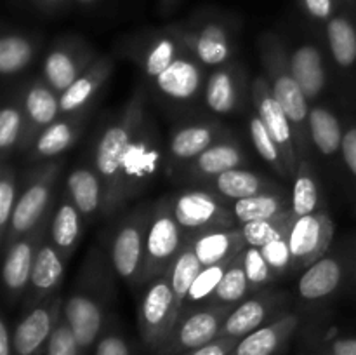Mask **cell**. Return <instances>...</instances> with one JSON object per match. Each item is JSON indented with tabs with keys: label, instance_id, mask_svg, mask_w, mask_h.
Returning a JSON list of instances; mask_svg holds the SVG:
<instances>
[{
	"label": "cell",
	"instance_id": "603a6c76",
	"mask_svg": "<svg viewBox=\"0 0 356 355\" xmlns=\"http://www.w3.org/2000/svg\"><path fill=\"white\" fill-rule=\"evenodd\" d=\"M228 136H232L228 129L212 118L184 122V124H177L170 131L167 153H169L170 162L183 167L202 152H205L209 146Z\"/></svg>",
	"mask_w": 356,
	"mask_h": 355
},
{
	"label": "cell",
	"instance_id": "836d02e7",
	"mask_svg": "<svg viewBox=\"0 0 356 355\" xmlns=\"http://www.w3.org/2000/svg\"><path fill=\"white\" fill-rule=\"evenodd\" d=\"M190 244L202 267L232 261L247 247L240 228H214L190 237Z\"/></svg>",
	"mask_w": 356,
	"mask_h": 355
},
{
	"label": "cell",
	"instance_id": "30bf717a",
	"mask_svg": "<svg viewBox=\"0 0 356 355\" xmlns=\"http://www.w3.org/2000/svg\"><path fill=\"white\" fill-rule=\"evenodd\" d=\"M176 322L177 308L170 278L167 274L160 275L145 285L139 299L138 329L143 345L156 355L172 333Z\"/></svg>",
	"mask_w": 356,
	"mask_h": 355
},
{
	"label": "cell",
	"instance_id": "9f6ffc18",
	"mask_svg": "<svg viewBox=\"0 0 356 355\" xmlns=\"http://www.w3.org/2000/svg\"><path fill=\"white\" fill-rule=\"evenodd\" d=\"M0 355H14L13 329L6 315L0 317Z\"/></svg>",
	"mask_w": 356,
	"mask_h": 355
},
{
	"label": "cell",
	"instance_id": "f5cc1de1",
	"mask_svg": "<svg viewBox=\"0 0 356 355\" xmlns=\"http://www.w3.org/2000/svg\"><path fill=\"white\" fill-rule=\"evenodd\" d=\"M341 157L346 166L348 174L351 178V183L356 191V124L346 125L343 138V148H341Z\"/></svg>",
	"mask_w": 356,
	"mask_h": 355
},
{
	"label": "cell",
	"instance_id": "1f68e13d",
	"mask_svg": "<svg viewBox=\"0 0 356 355\" xmlns=\"http://www.w3.org/2000/svg\"><path fill=\"white\" fill-rule=\"evenodd\" d=\"M65 191L87 221H92L97 216L103 218L104 187L99 174L90 164L73 167L66 178Z\"/></svg>",
	"mask_w": 356,
	"mask_h": 355
},
{
	"label": "cell",
	"instance_id": "7c38bea8",
	"mask_svg": "<svg viewBox=\"0 0 356 355\" xmlns=\"http://www.w3.org/2000/svg\"><path fill=\"white\" fill-rule=\"evenodd\" d=\"M356 275V247L327 253L302 271L298 282L299 299L306 305H318L334 298Z\"/></svg>",
	"mask_w": 356,
	"mask_h": 355
},
{
	"label": "cell",
	"instance_id": "e575fe53",
	"mask_svg": "<svg viewBox=\"0 0 356 355\" xmlns=\"http://www.w3.org/2000/svg\"><path fill=\"white\" fill-rule=\"evenodd\" d=\"M232 211L238 225L282 218L292 212V194H287V190H280L254 195V197L232 202Z\"/></svg>",
	"mask_w": 356,
	"mask_h": 355
},
{
	"label": "cell",
	"instance_id": "8d00e7d4",
	"mask_svg": "<svg viewBox=\"0 0 356 355\" xmlns=\"http://www.w3.org/2000/svg\"><path fill=\"white\" fill-rule=\"evenodd\" d=\"M322 209H325L322 184L316 176L312 159L299 160L298 173L294 176V188H292V214L294 218H302Z\"/></svg>",
	"mask_w": 356,
	"mask_h": 355
},
{
	"label": "cell",
	"instance_id": "db71d44e",
	"mask_svg": "<svg viewBox=\"0 0 356 355\" xmlns=\"http://www.w3.org/2000/svg\"><path fill=\"white\" fill-rule=\"evenodd\" d=\"M236 343H238L236 338H216L211 343L204 345V347L197 348V350H191L183 355H229Z\"/></svg>",
	"mask_w": 356,
	"mask_h": 355
},
{
	"label": "cell",
	"instance_id": "f907efd6",
	"mask_svg": "<svg viewBox=\"0 0 356 355\" xmlns=\"http://www.w3.org/2000/svg\"><path fill=\"white\" fill-rule=\"evenodd\" d=\"M298 3L313 23H320L323 26L343 9L339 0H298Z\"/></svg>",
	"mask_w": 356,
	"mask_h": 355
},
{
	"label": "cell",
	"instance_id": "4fadbf2b",
	"mask_svg": "<svg viewBox=\"0 0 356 355\" xmlns=\"http://www.w3.org/2000/svg\"><path fill=\"white\" fill-rule=\"evenodd\" d=\"M97 59L96 51L86 38L66 35L58 38L47 51L42 65V79L58 94L68 89Z\"/></svg>",
	"mask_w": 356,
	"mask_h": 355
},
{
	"label": "cell",
	"instance_id": "277c9868",
	"mask_svg": "<svg viewBox=\"0 0 356 355\" xmlns=\"http://www.w3.org/2000/svg\"><path fill=\"white\" fill-rule=\"evenodd\" d=\"M146 94L145 89H136L127 103L101 127L92 153H90V166L99 174L104 187V207L110 202L117 187L118 174H120L122 160L129 148V143L134 138L139 124L146 117ZM104 212V209H103Z\"/></svg>",
	"mask_w": 356,
	"mask_h": 355
},
{
	"label": "cell",
	"instance_id": "ab89813d",
	"mask_svg": "<svg viewBox=\"0 0 356 355\" xmlns=\"http://www.w3.org/2000/svg\"><path fill=\"white\" fill-rule=\"evenodd\" d=\"M232 261H221V263L202 268L198 277L195 278V282L191 284L186 298H184L183 306H181L179 310V317L186 315V313L190 312H195V310L211 306L212 296H214L216 289H218L221 278L225 277L226 270H228V267L232 265ZM179 317H177V319H179Z\"/></svg>",
	"mask_w": 356,
	"mask_h": 355
},
{
	"label": "cell",
	"instance_id": "d4e9b609",
	"mask_svg": "<svg viewBox=\"0 0 356 355\" xmlns=\"http://www.w3.org/2000/svg\"><path fill=\"white\" fill-rule=\"evenodd\" d=\"M247 164V153L243 146L233 136L221 139L209 146L205 152L195 157L191 162L181 167V173L186 180L197 183H207L232 169H238Z\"/></svg>",
	"mask_w": 356,
	"mask_h": 355
},
{
	"label": "cell",
	"instance_id": "d590c367",
	"mask_svg": "<svg viewBox=\"0 0 356 355\" xmlns=\"http://www.w3.org/2000/svg\"><path fill=\"white\" fill-rule=\"evenodd\" d=\"M309 138L312 145L320 155L327 159L341 155L344 129L339 117L322 104H312L309 108Z\"/></svg>",
	"mask_w": 356,
	"mask_h": 355
},
{
	"label": "cell",
	"instance_id": "681fc988",
	"mask_svg": "<svg viewBox=\"0 0 356 355\" xmlns=\"http://www.w3.org/2000/svg\"><path fill=\"white\" fill-rule=\"evenodd\" d=\"M42 355H86L82 348H80L76 338L73 336L65 317H61L54 334L51 336Z\"/></svg>",
	"mask_w": 356,
	"mask_h": 355
},
{
	"label": "cell",
	"instance_id": "d6986e66",
	"mask_svg": "<svg viewBox=\"0 0 356 355\" xmlns=\"http://www.w3.org/2000/svg\"><path fill=\"white\" fill-rule=\"evenodd\" d=\"M287 303V292L273 291V289L268 287L252 292L249 298L243 299L242 303H238L232 310L228 319L222 324L219 338H236V340H240V338L247 336L252 331L266 326L268 322L287 312L285 310Z\"/></svg>",
	"mask_w": 356,
	"mask_h": 355
},
{
	"label": "cell",
	"instance_id": "b9f144b4",
	"mask_svg": "<svg viewBox=\"0 0 356 355\" xmlns=\"http://www.w3.org/2000/svg\"><path fill=\"white\" fill-rule=\"evenodd\" d=\"M202 268L204 267H202V263L198 261L193 247H191L190 244H186V247L181 251V254L176 258V261L172 263V267H170L169 271H167V275H169V278H170V285H172L174 301H176V308H177V317H179V310H181V306H183L184 298H186L191 284H193L195 278L198 277V274L202 271Z\"/></svg>",
	"mask_w": 356,
	"mask_h": 355
},
{
	"label": "cell",
	"instance_id": "f6af8a7d",
	"mask_svg": "<svg viewBox=\"0 0 356 355\" xmlns=\"http://www.w3.org/2000/svg\"><path fill=\"white\" fill-rule=\"evenodd\" d=\"M294 214L282 216V218L275 219H263V221H250L238 225L240 232H242L243 239H245L247 246L252 247H263L280 237L282 233L289 232L294 223Z\"/></svg>",
	"mask_w": 356,
	"mask_h": 355
},
{
	"label": "cell",
	"instance_id": "52a82bcc",
	"mask_svg": "<svg viewBox=\"0 0 356 355\" xmlns=\"http://www.w3.org/2000/svg\"><path fill=\"white\" fill-rule=\"evenodd\" d=\"M155 204H141L118 219L106 240V254L117 277L131 287H141L146 235Z\"/></svg>",
	"mask_w": 356,
	"mask_h": 355
},
{
	"label": "cell",
	"instance_id": "6da1fadb",
	"mask_svg": "<svg viewBox=\"0 0 356 355\" xmlns=\"http://www.w3.org/2000/svg\"><path fill=\"white\" fill-rule=\"evenodd\" d=\"M115 271L106 251L92 246L80 267L72 292L63 303V317L83 354L89 355L110 322L115 301Z\"/></svg>",
	"mask_w": 356,
	"mask_h": 355
},
{
	"label": "cell",
	"instance_id": "44dd1931",
	"mask_svg": "<svg viewBox=\"0 0 356 355\" xmlns=\"http://www.w3.org/2000/svg\"><path fill=\"white\" fill-rule=\"evenodd\" d=\"M247 72L242 63L229 61L212 68L205 80L204 103L212 113L232 115L243 108L247 97Z\"/></svg>",
	"mask_w": 356,
	"mask_h": 355
},
{
	"label": "cell",
	"instance_id": "74e56055",
	"mask_svg": "<svg viewBox=\"0 0 356 355\" xmlns=\"http://www.w3.org/2000/svg\"><path fill=\"white\" fill-rule=\"evenodd\" d=\"M37 52V40L23 31H3L0 37V73L14 77L30 66Z\"/></svg>",
	"mask_w": 356,
	"mask_h": 355
},
{
	"label": "cell",
	"instance_id": "e0dca14e",
	"mask_svg": "<svg viewBox=\"0 0 356 355\" xmlns=\"http://www.w3.org/2000/svg\"><path fill=\"white\" fill-rule=\"evenodd\" d=\"M250 97H252L256 113L259 115L261 120L264 122L266 129L270 131V134L273 136L275 141L280 146L282 157H284L289 174H291V178H294L299 166V153L298 145H296L294 129H292L291 120H289L282 104L275 97L266 77H256L252 80Z\"/></svg>",
	"mask_w": 356,
	"mask_h": 355
},
{
	"label": "cell",
	"instance_id": "91938a15",
	"mask_svg": "<svg viewBox=\"0 0 356 355\" xmlns=\"http://www.w3.org/2000/svg\"><path fill=\"white\" fill-rule=\"evenodd\" d=\"M339 2L343 3V7H346V9L356 13V0H339Z\"/></svg>",
	"mask_w": 356,
	"mask_h": 355
},
{
	"label": "cell",
	"instance_id": "9a60e30c",
	"mask_svg": "<svg viewBox=\"0 0 356 355\" xmlns=\"http://www.w3.org/2000/svg\"><path fill=\"white\" fill-rule=\"evenodd\" d=\"M52 211H54V205L33 230H30L26 235L19 237L16 242H13L3 251L2 281L9 305H14L21 298H24V292H26L28 284H30L35 254H37L38 244L47 233Z\"/></svg>",
	"mask_w": 356,
	"mask_h": 355
},
{
	"label": "cell",
	"instance_id": "c3c4849f",
	"mask_svg": "<svg viewBox=\"0 0 356 355\" xmlns=\"http://www.w3.org/2000/svg\"><path fill=\"white\" fill-rule=\"evenodd\" d=\"M291 232V230H289ZM289 232L282 233L270 244L261 247L264 258H266L268 265H270L271 271L277 278L284 277L289 271H294L292 268V253H291V240H289Z\"/></svg>",
	"mask_w": 356,
	"mask_h": 355
},
{
	"label": "cell",
	"instance_id": "ac0fdd59",
	"mask_svg": "<svg viewBox=\"0 0 356 355\" xmlns=\"http://www.w3.org/2000/svg\"><path fill=\"white\" fill-rule=\"evenodd\" d=\"M336 225L327 209L313 214L296 218L289 232L292 253V268L306 270L323 254L329 253L334 240Z\"/></svg>",
	"mask_w": 356,
	"mask_h": 355
},
{
	"label": "cell",
	"instance_id": "f1b7e54d",
	"mask_svg": "<svg viewBox=\"0 0 356 355\" xmlns=\"http://www.w3.org/2000/svg\"><path fill=\"white\" fill-rule=\"evenodd\" d=\"M289 65L309 104L316 103L327 86V70L323 54L313 42H301L294 47H287Z\"/></svg>",
	"mask_w": 356,
	"mask_h": 355
},
{
	"label": "cell",
	"instance_id": "11a10c76",
	"mask_svg": "<svg viewBox=\"0 0 356 355\" xmlns=\"http://www.w3.org/2000/svg\"><path fill=\"white\" fill-rule=\"evenodd\" d=\"M26 2H30L38 13L52 16V14L63 13L68 7V3L73 2V0H26Z\"/></svg>",
	"mask_w": 356,
	"mask_h": 355
},
{
	"label": "cell",
	"instance_id": "f546056e",
	"mask_svg": "<svg viewBox=\"0 0 356 355\" xmlns=\"http://www.w3.org/2000/svg\"><path fill=\"white\" fill-rule=\"evenodd\" d=\"M207 190L214 191L221 198L228 202L242 200V198L254 197L259 194H270V191H280L285 190L284 187L273 181L271 178L263 176V174L256 173V171L243 169H232L228 173H222L221 176L214 178V180L207 181L202 184Z\"/></svg>",
	"mask_w": 356,
	"mask_h": 355
},
{
	"label": "cell",
	"instance_id": "83f0119b",
	"mask_svg": "<svg viewBox=\"0 0 356 355\" xmlns=\"http://www.w3.org/2000/svg\"><path fill=\"white\" fill-rule=\"evenodd\" d=\"M89 113L61 115L54 124L37 136L31 148L28 150V159L31 162H47L59 159L66 150L72 148L82 136Z\"/></svg>",
	"mask_w": 356,
	"mask_h": 355
},
{
	"label": "cell",
	"instance_id": "5bb4252c",
	"mask_svg": "<svg viewBox=\"0 0 356 355\" xmlns=\"http://www.w3.org/2000/svg\"><path fill=\"white\" fill-rule=\"evenodd\" d=\"M233 308L235 306H205L179 317L156 355H183L214 341Z\"/></svg>",
	"mask_w": 356,
	"mask_h": 355
},
{
	"label": "cell",
	"instance_id": "d6a6232c",
	"mask_svg": "<svg viewBox=\"0 0 356 355\" xmlns=\"http://www.w3.org/2000/svg\"><path fill=\"white\" fill-rule=\"evenodd\" d=\"M83 221L86 218L82 216V212L76 209L70 195L65 191L49 219L47 237L66 261H70V258L79 247L80 239L83 235V226H86Z\"/></svg>",
	"mask_w": 356,
	"mask_h": 355
},
{
	"label": "cell",
	"instance_id": "2e32d148",
	"mask_svg": "<svg viewBox=\"0 0 356 355\" xmlns=\"http://www.w3.org/2000/svg\"><path fill=\"white\" fill-rule=\"evenodd\" d=\"M63 296L54 294L24 310L13 329L14 355H42L63 317Z\"/></svg>",
	"mask_w": 356,
	"mask_h": 355
},
{
	"label": "cell",
	"instance_id": "f35d334b",
	"mask_svg": "<svg viewBox=\"0 0 356 355\" xmlns=\"http://www.w3.org/2000/svg\"><path fill=\"white\" fill-rule=\"evenodd\" d=\"M242 253L232 261L225 277L219 282L218 289H216L214 296L211 299V306H236L243 299L249 298L252 292H256L250 285L249 278H247Z\"/></svg>",
	"mask_w": 356,
	"mask_h": 355
},
{
	"label": "cell",
	"instance_id": "7a4b0ae2",
	"mask_svg": "<svg viewBox=\"0 0 356 355\" xmlns=\"http://www.w3.org/2000/svg\"><path fill=\"white\" fill-rule=\"evenodd\" d=\"M257 49H259L264 77L270 82L275 97L282 104L291 120L292 129H294L299 160L312 159L313 145L312 138H309V108L312 104L306 100L305 93L292 75L287 45H285L284 38L275 31H264L257 38Z\"/></svg>",
	"mask_w": 356,
	"mask_h": 355
},
{
	"label": "cell",
	"instance_id": "680465c9",
	"mask_svg": "<svg viewBox=\"0 0 356 355\" xmlns=\"http://www.w3.org/2000/svg\"><path fill=\"white\" fill-rule=\"evenodd\" d=\"M73 2H75L79 7H82V9H90V7L97 6L101 0H73Z\"/></svg>",
	"mask_w": 356,
	"mask_h": 355
},
{
	"label": "cell",
	"instance_id": "7bdbcfd3",
	"mask_svg": "<svg viewBox=\"0 0 356 355\" xmlns=\"http://www.w3.org/2000/svg\"><path fill=\"white\" fill-rule=\"evenodd\" d=\"M247 125H249V134L254 143V148L259 153L261 159H263L278 176L284 178V180H292L291 174H289L287 171V166H285L284 162V157H282L280 146L275 141V138L270 134V131H268L264 122L261 120V117L256 111L250 113Z\"/></svg>",
	"mask_w": 356,
	"mask_h": 355
},
{
	"label": "cell",
	"instance_id": "3957f363",
	"mask_svg": "<svg viewBox=\"0 0 356 355\" xmlns=\"http://www.w3.org/2000/svg\"><path fill=\"white\" fill-rule=\"evenodd\" d=\"M188 51L205 66L218 68L233 61L240 21L226 10L202 7L186 19L169 24Z\"/></svg>",
	"mask_w": 356,
	"mask_h": 355
},
{
	"label": "cell",
	"instance_id": "9c48e42d",
	"mask_svg": "<svg viewBox=\"0 0 356 355\" xmlns=\"http://www.w3.org/2000/svg\"><path fill=\"white\" fill-rule=\"evenodd\" d=\"M120 56L134 63L146 79L153 80L162 75L179 56L188 51L169 24L162 28H146L136 33L125 35L118 40Z\"/></svg>",
	"mask_w": 356,
	"mask_h": 355
},
{
	"label": "cell",
	"instance_id": "ffe728a7",
	"mask_svg": "<svg viewBox=\"0 0 356 355\" xmlns=\"http://www.w3.org/2000/svg\"><path fill=\"white\" fill-rule=\"evenodd\" d=\"M205 66L190 51L176 59L162 75L153 80L160 97L174 106H186L204 96Z\"/></svg>",
	"mask_w": 356,
	"mask_h": 355
},
{
	"label": "cell",
	"instance_id": "8992f818",
	"mask_svg": "<svg viewBox=\"0 0 356 355\" xmlns=\"http://www.w3.org/2000/svg\"><path fill=\"white\" fill-rule=\"evenodd\" d=\"M65 160L59 159L40 162L31 167L23 178H21L19 197H17L16 209H14L13 219H10L9 233H7L6 242L2 244V251L13 242H16L19 237L26 235L30 230H33L38 223L44 219L52 209V194L54 187L59 180V174L63 171Z\"/></svg>",
	"mask_w": 356,
	"mask_h": 355
},
{
	"label": "cell",
	"instance_id": "60d3db41",
	"mask_svg": "<svg viewBox=\"0 0 356 355\" xmlns=\"http://www.w3.org/2000/svg\"><path fill=\"white\" fill-rule=\"evenodd\" d=\"M24 132V113L19 94L10 97L0 111V153L2 162H9V157L19 150Z\"/></svg>",
	"mask_w": 356,
	"mask_h": 355
},
{
	"label": "cell",
	"instance_id": "4316f807",
	"mask_svg": "<svg viewBox=\"0 0 356 355\" xmlns=\"http://www.w3.org/2000/svg\"><path fill=\"white\" fill-rule=\"evenodd\" d=\"M113 73L111 56H99L72 86L59 94L61 115L89 113L97 94Z\"/></svg>",
	"mask_w": 356,
	"mask_h": 355
},
{
	"label": "cell",
	"instance_id": "4dcf8cb0",
	"mask_svg": "<svg viewBox=\"0 0 356 355\" xmlns=\"http://www.w3.org/2000/svg\"><path fill=\"white\" fill-rule=\"evenodd\" d=\"M325 37L334 63L348 77H356V13L343 9L325 24Z\"/></svg>",
	"mask_w": 356,
	"mask_h": 355
},
{
	"label": "cell",
	"instance_id": "ba28073f",
	"mask_svg": "<svg viewBox=\"0 0 356 355\" xmlns=\"http://www.w3.org/2000/svg\"><path fill=\"white\" fill-rule=\"evenodd\" d=\"M190 233L174 218L169 195L159 198L153 207L152 221H149L148 235H146L141 287H145L153 278L169 271L181 251L190 242Z\"/></svg>",
	"mask_w": 356,
	"mask_h": 355
},
{
	"label": "cell",
	"instance_id": "484cf974",
	"mask_svg": "<svg viewBox=\"0 0 356 355\" xmlns=\"http://www.w3.org/2000/svg\"><path fill=\"white\" fill-rule=\"evenodd\" d=\"M301 326V317L284 312L266 326L240 338L229 355H280Z\"/></svg>",
	"mask_w": 356,
	"mask_h": 355
},
{
	"label": "cell",
	"instance_id": "6f0895ef",
	"mask_svg": "<svg viewBox=\"0 0 356 355\" xmlns=\"http://www.w3.org/2000/svg\"><path fill=\"white\" fill-rule=\"evenodd\" d=\"M181 0H159V10L163 16H169L174 13L177 6H179Z\"/></svg>",
	"mask_w": 356,
	"mask_h": 355
},
{
	"label": "cell",
	"instance_id": "7dc6e473",
	"mask_svg": "<svg viewBox=\"0 0 356 355\" xmlns=\"http://www.w3.org/2000/svg\"><path fill=\"white\" fill-rule=\"evenodd\" d=\"M92 355H134V347L117 319H110L97 343L94 345Z\"/></svg>",
	"mask_w": 356,
	"mask_h": 355
},
{
	"label": "cell",
	"instance_id": "94428289",
	"mask_svg": "<svg viewBox=\"0 0 356 355\" xmlns=\"http://www.w3.org/2000/svg\"><path fill=\"white\" fill-rule=\"evenodd\" d=\"M14 2H24V0H14Z\"/></svg>",
	"mask_w": 356,
	"mask_h": 355
},
{
	"label": "cell",
	"instance_id": "bcb514c9",
	"mask_svg": "<svg viewBox=\"0 0 356 355\" xmlns=\"http://www.w3.org/2000/svg\"><path fill=\"white\" fill-rule=\"evenodd\" d=\"M242 254L243 268H245L247 278H249L254 291H261V289L268 287L273 281H277V277H275L273 271H271L270 265H268L261 247L247 246Z\"/></svg>",
	"mask_w": 356,
	"mask_h": 355
},
{
	"label": "cell",
	"instance_id": "cb8c5ba5",
	"mask_svg": "<svg viewBox=\"0 0 356 355\" xmlns=\"http://www.w3.org/2000/svg\"><path fill=\"white\" fill-rule=\"evenodd\" d=\"M68 261L63 258L54 247V244L49 240L47 233L38 244L37 254H35L33 268H31L30 284H28L26 292H24V310L30 306L38 305L44 299L58 294L59 287L65 278V270Z\"/></svg>",
	"mask_w": 356,
	"mask_h": 355
},
{
	"label": "cell",
	"instance_id": "5b68a950",
	"mask_svg": "<svg viewBox=\"0 0 356 355\" xmlns=\"http://www.w3.org/2000/svg\"><path fill=\"white\" fill-rule=\"evenodd\" d=\"M160 160H162V141L155 124L146 113L134 138L129 143V148L122 160L117 187L104 207L103 218L120 211L129 200L138 197L153 183L159 173Z\"/></svg>",
	"mask_w": 356,
	"mask_h": 355
},
{
	"label": "cell",
	"instance_id": "7402d4cb",
	"mask_svg": "<svg viewBox=\"0 0 356 355\" xmlns=\"http://www.w3.org/2000/svg\"><path fill=\"white\" fill-rule=\"evenodd\" d=\"M24 113V132L19 150L28 152L44 129L61 117L59 94L44 79L31 80L19 93Z\"/></svg>",
	"mask_w": 356,
	"mask_h": 355
},
{
	"label": "cell",
	"instance_id": "ee69618b",
	"mask_svg": "<svg viewBox=\"0 0 356 355\" xmlns=\"http://www.w3.org/2000/svg\"><path fill=\"white\" fill-rule=\"evenodd\" d=\"M21 180L17 178L16 169L9 162H2L0 169V246L6 242L9 233L10 219L16 209L17 197H19Z\"/></svg>",
	"mask_w": 356,
	"mask_h": 355
},
{
	"label": "cell",
	"instance_id": "816d5d0a",
	"mask_svg": "<svg viewBox=\"0 0 356 355\" xmlns=\"http://www.w3.org/2000/svg\"><path fill=\"white\" fill-rule=\"evenodd\" d=\"M309 355H356V336H336L325 341L313 340Z\"/></svg>",
	"mask_w": 356,
	"mask_h": 355
},
{
	"label": "cell",
	"instance_id": "8fae6325",
	"mask_svg": "<svg viewBox=\"0 0 356 355\" xmlns=\"http://www.w3.org/2000/svg\"><path fill=\"white\" fill-rule=\"evenodd\" d=\"M174 218L190 235L214 228H236L232 202L207 188H190L169 195Z\"/></svg>",
	"mask_w": 356,
	"mask_h": 355
}]
</instances>
